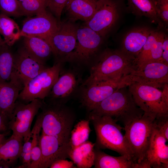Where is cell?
<instances>
[{"label": "cell", "instance_id": "obj_23", "mask_svg": "<svg viewBox=\"0 0 168 168\" xmlns=\"http://www.w3.org/2000/svg\"><path fill=\"white\" fill-rule=\"evenodd\" d=\"M95 143L87 141L71 150L69 158L77 168H90L94 165Z\"/></svg>", "mask_w": 168, "mask_h": 168}, {"label": "cell", "instance_id": "obj_35", "mask_svg": "<svg viewBox=\"0 0 168 168\" xmlns=\"http://www.w3.org/2000/svg\"><path fill=\"white\" fill-rule=\"evenodd\" d=\"M156 1L157 12L160 21L167 24L168 0H156Z\"/></svg>", "mask_w": 168, "mask_h": 168}, {"label": "cell", "instance_id": "obj_36", "mask_svg": "<svg viewBox=\"0 0 168 168\" xmlns=\"http://www.w3.org/2000/svg\"><path fill=\"white\" fill-rule=\"evenodd\" d=\"M154 127L168 140V116L155 119Z\"/></svg>", "mask_w": 168, "mask_h": 168}, {"label": "cell", "instance_id": "obj_20", "mask_svg": "<svg viewBox=\"0 0 168 168\" xmlns=\"http://www.w3.org/2000/svg\"><path fill=\"white\" fill-rule=\"evenodd\" d=\"M151 31L147 27H141L128 32L123 40L121 51L135 60Z\"/></svg>", "mask_w": 168, "mask_h": 168}, {"label": "cell", "instance_id": "obj_5", "mask_svg": "<svg viewBox=\"0 0 168 168\" xmlns=\"http://www.w3.org/2000/svg\"><path fill=\"white\" fill-rule=\"evenodd\" d=\"M138 106L155 119L168 116V84L158 88L133 82L128 86Z\"/></svg>", "mask_w": 168, "mask_h": 168}, {"label": "cell", "instance_id": "obj_3", "mask_svg": "<svg viewBox=\"0 0 168 168\" xmlns=\"http://www.w3.org/2000/svg\"><path fill=\"white\" fill-rule=\"evenodd\" d=\"M39 116L42 132L69 143L71 132L76 120L74 112L64 103L43 100Z\"/></svg>", "mask_w": 168, "mask_h": 168}, {"label": "cell", "instance_id": "obj_9", "mask_svg": "<svg viewBox=\"0 0 168 168\" xmlns=\"http://www.w3.org/2000/svg\"><path fill=\"white\" fill-rule=\"evenodd\" d=\"M133 82L132 75L103 81L82 86L80 100L82 105L89 111L99 103L119 89L128 86Z\"/></svg>", "mask_w": 168, "mask_h": 168}, {"label": "cell", "instance_id": "obj_27", "mask_svg": "<svg viewBox=\"0 0 168 168\" xmlns=\"http://www.w3.org/2000/svg\"><path fill=\"white\" fill-rule=\"evenodd\" d=\"M0 34L4 41L12 46L21 37V30L17 23L10 17L0 13Z\"/></svg>", "mask_w": 168, "mask_h": 168}, {"label": "cell", "instance_id": "obj_19", "mask_svg": "<svg viewBox=\"0 0 168 168\" xmlns=\"http://www.w3.org/2000/svg\"><path fill=\"white\" fill-rule=\"evenodd\" d=\"M23 88L21 84L14 80L0 81V112L8 123L20 91Z\"/></svg>", "mask_w": 168, "mask_h": 168}, {"label": "cell", "instance_id": "obj_1", "mask_svg": "<svg viewBox=\"0 0 168 168\" xmlns=\"http://www.w3.org/2000/svg\"><path fill=\"white\" fill-rule=\"evenodd\" d=\"M135 60L121 50L106 49L92 66L90 75L82 86L129 75L135 69Z\"/></svg>", "mask_w": 168, "mask_h": 168}, {"label": "cell", "instance_id": "obj_22", "mask_svg": "<svg viewBox=\"0 0 168 168\" xmlns=\"http://www.w3.org/2000/svg\"><path fill=\"white\" fill-rule=\"evenodd\" d=\"M96 1L68 0L66 6L71 20L89 21L96 11Z\"/></svg>", "mask_w": 168, "mask_h": 168}, {"label": "cell", "instance_id": "obj_33", "mask_svg": "<svg viewBox=\"0 0 168 168\" xmlns=\"http://www.w3.org/2000/svg\"><path fill=\"white\" fill-rule=\"evenodd\" d=\"M0 12L9 17L24 16L18 0H0Z\"/></svg>", "mask_w": 168, "mask_h": 168}, {"label": "cell", "instance_id": "obj_12", "mask_svg": "<svg viewBox=\"0 0 168 168\" xmlns=\"http://www.w3.org/2000/svg\"><path fill=\"white\" fill-rule=\"evenodd\" d=\"M118 17L117 6L111 0L96 1V11L86 25L103 37L114 25Z\"/></svg>", "mask_w": 168, "mask_h": 168}, {"label": "cell", "instance_id": "obj_41", "mask_svg": "<svg viewBox=\"0 0 168 168\" xmlns=\"http://www.w3.org/2000/svg\"><path fill=\"white\" fill-rule=\"evenodd\" d=\"M4 41L2 39L1 36V35L0 34V44L2 43Z\"/></svg>", "mask_w": 168, "mask_h": 168}, {"label": "cell", "instance_id": "obj_2", "mask_svg": "<svg viewBox=\"0 0 168 168\" xmlns=\"http://www.w3.org/2000/svg\"><path fill=\"white\" fill-rule=\"evenodd\" d=\"M128 86L117 90L90 112L99 116H110L124 125L141 117L144 112L136 103Z\"/></svg>", "mask_w": 168, "mask_h": 168}, {"label": "cell", "instance_id": "obj_11", "mask_svg": "<svg viewBox=\"0 0 168 168\" xmlns=\"http://www.w3.org/2000/svg\"><path fill=\"white\" fill-rule=\"evenodd\" d=\"M77 28L72 21L60 22L58 29L48 42L57 60L56 63L65 61L75 49Z\"/></svg>", "mask_w": 168, "mask_h": 168}, {"label": "cell", "instance_id": "obj_13", "mask_svg": "<svg viewBox=\"0 0 168 168\" xmlns=\"http://www.w3.org/2000/svg\"><path fill=\"white\" fill-rule=\"evenodd\" d=\"M59 23L54 16L46 11L34 17L28 18L24 21L21 30V37L36 36L48 42L58 29Z\"/></svg>", "mask_w": 168, "mask_h": 168}, {"label": "cell", "instance_id": "obj_24", "mask_svg": "<svg viewBox=\"0 0 168 168\" xmlns=\"http://www.w3.org/2000/svg\"><path fill=\"white\" fill-rule=\"evenodd\" d=\"M22 141L13 135L0 145V167L8 168L20 157Z\"/></svg>", "mask_w": 168, "mask_h": 168}, {"label": "cell", "instance_id": "obj_30", "mask_svg": "<svg viewBox=\"0 0 168 168\" xmlns=\"http://www.w3.org/2000/svg\"><path fill=\"white\" fill-rule=\"evenodd\" d=\"M90 122L88 119H83L74 126L71 132L69 140L71 150L88 141L91 131Z\"/></svg>", "mask_w": 168, "mask_h": 168}, {"label": "cell", "instance_id": "obj_25", "mask_svg": "<svg viewBox=\"0 0 168 168\" xmlns=\"http://www.w3.org/2000/svg\"><path fill=\"white\" fill-rule=\"evenodd\" d=\"M95 168H135L136 163L125 156H112L95 147Z\"/></svg>", "mask_w": 168, "mask_h": 168}, {"label": "cell", "instance_id": "obj_6", "mask_svg": "<svg viewBox=\"0 0 168 168\" xmlns=\"http://www.w3.org/2000/svg\"><path fill=\"white\" fill-rule=\"evenodd\" d=\"M154 119L144 113L124 125V136L135 163L140 162L144 157L154 128Z\"/></svg>", "mask_w": 168, "mask_h": 168}, {"label": "cell", "instance_id": "obj_28", "mask_svg": "<svg viewBox=\"0 0 168 168\" xmlns=\"http://www.w3.org/2000/svg\"><path fill=\"white\" fill-rule=\"evenodd\" d=\"M133 11L138 15L148 18L152 22L160 23L155 0H128Z\"/></svg>", "mask_w": 168, "mask_h": 168}, {"label": "cell", "instance_id": "obj_10", "mask_svg": "<svg viewBox=\"0 0 168 168\" xmlns=\"http://www.w3.org/2000/svg\"><path fill=\"white\" fill-rule=\"evenodd\" d=\"M77 37L78 42L76 47L65 61L88 63L99 49L102 37L86 26L78 27Z\"/></svg>", "mask_w": 168, "mask_h": 168}, {"label": "cell", "instance_id": "obj_39", "mask_svg": "<svg viewBox=\"0 0 168 168\" xmlns=\"http://www.w3.org/2000/svg\"><path fill=\"white\" fill-rule=\"evenodd\" d=\"M8 128V122L0 112V131H5Z\"/></svg>", "mask_w": 168, "mask_h": 168}, {"label": "cell", "instance_id": "obj_16", "mask_svg": "<svg viewBox=\"0 0 168 168\" xmlns=\"http://www.w3.org/2000/svg\"><path fill=\"white\" fill-rule=\"evenodd\" d=\"M133 82L157 88L168 83V64L161 61L149 63L139 70H133L130 74Z\"/></svg>", "mask_w": 168, "mask_h": 168}, {"label": "cell", "instance_id": "obj_8", "mask_svg": "<svg viewBox=\"0 0 168 168\" xmlns=\"http://www.w3.org/2000/svg\"><path fill=\"white\" fill-rule=\"evenodd\" d=\"M43 100L36 99L26 104L16 100L8 123V128L12 131V135L24 141L30 137L33 120L40 109Z\"/></svg>", "mask_w": 168, "mask_h": 168}, {"label": "cell", "instance_id": "obj_29", "mask_svg": "<svg viewBox=\"0 0 168 168\" xmlns=\"http://www.w3.org/2000/svg\"><path fill=\"white\" fill-rule=\"evenodd\" d=\"M161 32L152 30L141 52L135 60L134 66L135 70H139L150 63L151 56Z\"/></svg>", "mask_w": 168, "mask_h": 168}, {"label": "cell", "instance_id": "obj_4", "mask_svg": "<svg viewBox=\"0 0 168 168\" xmlns=\"http://www.w3.org/2000/svg\"><path fill=\"white\" fill-rule=\"evenodd\" d=\"M88 119L96 134L95 147L114 151L133 161L131 153L122 133L123 128L117 122L110 116H99L91 112Z\"/></svg>", "mask_w": 168, "mask_h": 168}, {"label": "cell", "instance_id": "obj_32", "mask_svg": "<svg viewBox=\"0 0 168 168\" xmlns=\"http://www.w3.org/2000/svg\"><path fill=\"white\" fill-rule=\"evenodd\" d=\"M40 128L38 127H34L31 131V161L29 168H37L41 159V151L40 145Z\"/></svg>", "mask_w": 168, "mask_h": 168}, {"label": "cell", "instance_id": "obj_37", "mask_svg": "<svg viewBox=\"0 0 168 168\" xmlns=\"http://www.w3.org/2000/svg\"><path fill=\"white\" fill-rule=\"evenodd\" d=\"M50 168H76V166L72 161L61 159L53 162L49 167Z\"/></svg>", "mask_w": 168, "mask_h": 168}, {"label": "cell", "instance_id": "obj_34", "mask_svg": "<svg viewBox=\"0 0 168 168\" xmlns=\"http://www.w3.org/2000/svg\"><path fill=\"white\" fill-rule=\"evenodd\" d=\"M68 0H49L47 6L59 22L63 10Z\"/></svg>", "mask_w": 168, "mask_h": 168}, {"label": "cell", "instance_id": "obj_14", "mask_svg": "<svg viewBox=\"0 0 168 168\" xmlns=\"http://www.w3.org/2000/svg\"><path fill=\"white\" fill-rule=\"evenodd\" d=\"M41 151L40 161L37 168H47L55 161L69 158L71 150L69 143L55 137L42 132L40 137Z\"/></svg>", "mask_w": 168, "mask_h": 168}, {"label": "cell", "instance_id": "obj_26", "mask_svg": "<svg viewBox=\"0 0 168 168\" xmlns=\"http://www.w3.org/2000/svg\"><path fill=\"white\" fill-rule=\"evenodd\" d=\"M11 47L0 44V81H9L13 74L15 57Z\"/></svg>", "mask_w": 168, "mask_h": 168}, {"label": "cell", "instance_id": "obj_40", "mask_svg": "<svg viewBox=\"0 0 168 168\" xmlns=\"http://www.w3.org/2000/svg\"><path fill=\"white\" fill-rule=\"evenodd\" d=\"M5 134H0V145L5 140Z\"/></svg>", "mask_w": 168, "mask_h": 168}, {"label": "cell", "instance_id": "obj_7", "mask_svg": "<svg viewBox=\"0 0 168 168\" xmlns=\"http://www.w3.org/2000/svg\"><path fill=\"white\" fill-rule=\"evenodd\" d=\"M62 65L61 62L55 63L29 81L20 92L18 99L25 103L36 99L44 100L58 79Z\"/></svg>", "mask_w": 168, "mask_h": 168}, {"label": "cell", "instance_id": "obj_38", "mask_svg": "<svg viewBox=\"0 0 168 168\" xmlns=\"http://www.w3.org/2000/svg\"><path fill=\"white\" fill-rule=\"evenodd\" d=\"M161 60L163 63L168 64V39L165 35L162 44Z\"/></svg>", "mask_w": 168, "mask_h": 168}, {"label": "cell", "instance_id": "obj_31", "mask_svg": "<svg viewBox=\"0 0 168 168\" xmlns=\"http://www.w3.org/2000/svg\"><path fill=\"white\" fill-rule=\"evenodd\" d=\"M24 16L31 17L46 11V0H18Z\"/></svg>", "mask_w": 168, "mask_h": 168}, {"label": "cell", "instance_id": "obj_21", "mask_svg": "<svg viewBox=\"0 0 168 168\" xmlns=\"http://www.w3.org/2000/svg\"><path fill=\"white\" fill-rule=\"evenodd\" d=\"M23 38L22 47L29 55L39 63L45 65L46 61L52 54L48 43L38 36H28Z\"/></svg>", "mask_w": 168, "mask_h": 168}, {"label": "cell", "instance_id": "obj_15", "mask_svg": "<svg viewBox=\"0 0 168 168\" xmlns=\"http://www.w3.org/2000/svg\"><path fill=\"white\" fill-rule=\"evenodd\" d=\"M167 141L154 127L144 157L140 162L145 168H168Z\"/></svg>", "mask_w": 168, "mask_h": 168}, {"label": "cell", "instance_id": "obj_17", "mask_svg": "<svg viewBox=\"0 0 168 168\" xmlns=\"http://www.w3.org/2000/svg\"><path fill=\"white\" fill-rule=\"evenodd\" d=\"M14 72L11 79H15L23 87L48 67L31 58L22 47L14 54Z\"/></svg>", "mask_w": 168, "mask_h": 168}, {"label": "cell", "instance_id": "obj_18", "mask_svg": "<svg viewBox=\"0 0 168 168\" xmlns=\"http://www.w3.org/2000/svg\"><path fill=\"white\" fill-rule=\"evenodd\" d=\"M78 79L73 72H66L59 76L46 98L49 101L64 103L77 89Z\"/></svg>", "mask_w": 168, "mask_h": 168}]
</instances>
